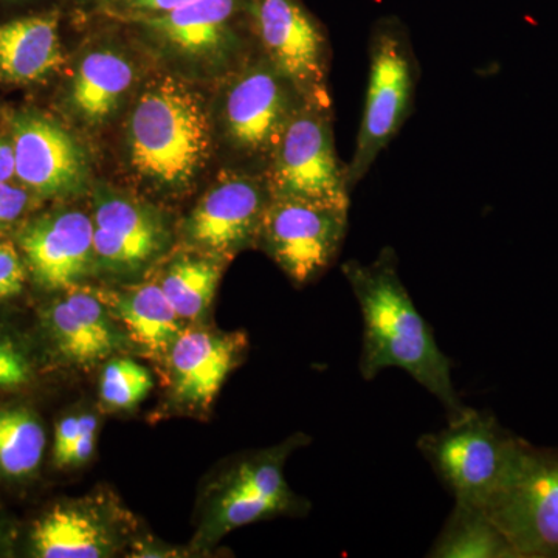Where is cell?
Here are the masks:
<instances>
[{
  "label": "cell",
  "instance_id": "6da1fadb",
  "mask_svg": "<svg viewBox=\"0 0 558 558\" xmlns=\"http://www.w3.org/2000/svg\"><path fill=\"white\" fill-rule=\"evenodd\" d=\"M341 270L362 311L359 371L363 379L374 380L388 368L405 371L439 400L447 421L461 416L469 407L451 380L450 359L440 351L403 286L395 250L385 247L368 264L348 260Z\"/></svg>",
  "mask_w": 558,
  "mask_h": 558
},
{
  "label": "cell",
  "instance_id": "7a4b0ae2",
  "mask_svg": "<svg viewBox=\"0 0 558 558\" xmlns=\"http://www.w3.org/2000/svg\"><path fill=\"white\" fill-rule=\"evenodd\" d=\"M211 146L201 98L171 76L156 80L140 95L130 120L132 167L165 189L190 185Z\"/></svg>",
  "mask_w": 558,
  "mask_h": 558
},
{
  "label": "cell",
  "instance_id": "3957f363",
  "mask_svg": "<svg viewBox=\"0 0 558 558\" xmlns=\"http://www.w3.org/2000/svg\"><path fill=\"white\" fill-rule=\"evenodd\" d=\"M527 440L502 427L488 411L469 409L427 433L417 449L454 501L486 510L519 461Z\"/></svg>",
  "mask_w": 558,
  "mask_h": 558
},
{
  "label": "cell",
  "instance_id": "277c9868",
  "mask_svg": "<svg viewBox=\"0 0 558 558\" xmlns=\"http://www.w3.org/2000/svg\"><path fill=\"white\" fill-rule=\"evenodd\" d=\"M417 80L418 65L409 31L398 17H381L371 32L365 108L354 154L344 168L349 191L365 179L410 119Z\"/></svg>",
  "mask_w": 558,
  "mask_h": 558
},
{
  "label": "cell",
  "instance_id": "5b68a950",
  "mask_svg": "<svg viewBox=\"0 0 558 558\" xmlns=\"http://www.w3.org/2000/svg\"><path fill=\"white\" fill-rule=\"evenodd\" d=\"M333 143L330 105L306 102L290 120L266 170L271 199L347 205V172Z\"/></svg>",
  "mask_w": 558,
  "mask_h": 558
},
{
  "label": "cell",
  "instance_id": "8992f818",
  "mask_svg": "<svg viewBox=\"0 0 558 558\" xmlns=\"http://www.w3.org/2000/svg\"><path fill=\"white\" fill-rule=\"evenodd\" d=\"M486 512L519 558H558V449L524 444Z\"/></svg>",
  "mask_w": 558,
  "mask_h": 558
},
{
  "label": "cell",
  "instance_id": "52a82bcc",
  "mask_svg": "<svg viewBox=\"0 0 558 558\" xmlns=\"http://www.w3.org/2000/svg\"><path fill=\"white\" fill-rule=\"evenodd\" d=\"M348 226L347 205L271 199L258 244L296 286H303L339 258Z\"/></svg>",
  "mask_w": 558,
  "mask_h": 558
},
{
  "label": "cell",
  "instance_id": "ba28073f",
  "mask_svg": "<svg viewBox=\"0 0 558 558\" xmlns=\"http://www.w3.org/2000/svg\"><path fill=\"white\" fill-rule=\"evenodd\" d=\"M264 58L312 105H330L329 43L300 0H248Z\"/></svg>",
  "mask_w": 558,
  "mask_h": 558
},
{
  "label": "cell",
  "instance_id": "9c48e42d",
  "mask_svg": "<svg viewBox=\"0 0 558 558\" xmlns=\"http://www.w3.org/2000/svg\"><path fill=\"white\" fill-rule=\"evenodd\" d=\"M304 105L295 86L266 58L252 62L227 92L223 117L231 145L270 163L290 120Z\"/></svg>",
  "mask_w": 558,
  "mask_h": 558
},
{
  "label": "cell",
  "instance_id": "30bf717a",
  "mask_svg": "<svg viewBox=\"0 0 558 558\" xmlns=\"http://www.w3.org/2000/svg\"><path fill=\"white\" fill-rule=\"evenodd\" d=\"M306 440L295 436L282 446L245 458L230 470L211 506V539L255 521L300 512L303 502L286 481L284 464Z\"/></svg>",
  "mask_w": 558,
  "mask_h": 558
},
{
  "label": "cell",
  "instance_id": "8fae6325",
  "mask_svg": "<svg viewBox=\"0 0 558 558\" xmlns=\"http://www.w3.org/2000/svg\"><path fill=\"white\" fill-rule=\"evenodd\" d=\"M271 193L266 174L230 172L204 194L185 222L191 244L215 256H233L259 240Z\"/></svg>",
  "mask_w": 558,
  "mask_h": 558
},
{
  "label": "cell",
  "instance_id": "7c38bea8",
  "mask_svg": "<svg viewBox=\"0 0 558 558\" xmlns=\"http://www.w3.org/2000/svg\"><path fill=\"white\" fill-rule=\"evenodd\" d=\"M16 178L40 197H68L87 182L89 165L78 142L57 121L24 110L11 117Z\"/></svg>",
  "mask_w": 558,
  "mask_h": 558
},
{
  "label": "cell",
  "instance_id": "4fadbf2b",
  "mask_svg": "<svg viewBox=\"0 0 558 558\" xmlns=\"http://www.w3.org/2000/svg\"><path fill=\"white\" fill-rule=\"evenodd\" d=\"M17 242L33 279L46 290L75 288L94 266V220L78 209H60L32 220L17 234Z\"/></svg>",
  "mask_w": 558,
  "mask_h": 558
},
{
  "label": "cell",
  "instance_id": "5bb4252c",
  "mask_svg": "<svg viewBox=\"0 0 558 558\" xmlns=\"http://www.w3.org/2000/svg\"><path fill=\"white\" fill-rule=\"evenodd\" d=\"M95 258L110 270L132 271L156 258L168 242L160 213L112 190L94 196Z\"/></svg>",
  "mask_w": 558,
  "mask_h": 558
},
{
  "label": "cell",
  "instance_id": "9a60e30c",
  "mask_svg": "<svg viewBox=\"0 0 558 558\" xmlns=\"http://www.w3.org/2000/svg\"><path fill=\"white\" fill-rule=\"evenodd\" d=\"M121 519L100 499L60 502L47 510L32 532L33 553L40 558H102L120 549Z\"/></svg>",
  "mask_w": 558,
  "mask_h": 558
},
{
  "label": "cell",
  "instance_id": "2e32d148",
  "mask_svg": "<svg viewBox=\"0 0 558 558\" xmlns=\"http://www.w3.org/2000/svg\"><path fill=\"white\" fill-rule=\"evenodd\" d=\"M245 351L247 337L242 332H180L170 349L175 398L185 405L208 407Z\"/></svg>",
  "mask_w": 558,
  "mask_h": 558
},
{
  "label": "cell",
  "instance_id": "e0dca14e",
  "mask_svg": "<svg viewBox=\"0 0 558 558\" xmlns=\"http://www.w3.org/2000/svg\"><path fill=\"white\" fill-rule=\"evenodd\" d=\"M46 325L58 352L75 365H94L126 344L108 301L87 290H70L46 312Z\"/></svg>",
  "mask_w": 558,
  "mask_h": 558
},
{
  "label": "cell",
  "instance_id": "ac0fdd59",
  "mask_svg": "<svg viewBox=\"0 0 558 558\" xmlns=\"http://www.w3.org/2000/svg\"><path fill=\"white\" fill-rule=\"evenodd\" d=\"M64 62L57 11L0 22V81L31 86L46 81Z\"/></svg>",
  "mask_w": 558,
  "mask_h": 558
},
{
  "label": "cell",
  "instance_id": "d6986e66",
  "mask_svg": "<svg viewBox=\"0 0 558 558\" xmlns=\"http://www.w3.org/2000/svg\"><path fill=\"white\" fill-rule=\"evenodd\" d=\"M241 5L242 0H194L165 13L142 14L140 22L183 53L222 54L236 44L233 20Z\"/></svg>",
  "mask_w": 558,
  "mask_h": 558
},
{
  "label": "cell",
  "instance_id": "ffe728a7",
  "mask_svg": "<svg viewBox=\"0 0 558 558\" xmlns=\"http://www.w3.org/2000/svg\"><path fill=\"white\" fill-rule=\"evenodd\" d=\"M132 81L134 68L124 54L112 49L92 51L73 76L70 105L87 123H102L119 108Z\"/></svg>",
  "mask_w": 558,
  "mask_h": 558
},
{
  "label": "cell",
  "instance_id": "44dd1931",
  "mask_svg": "<svg viewBox=\"0 0 558 558\" xmlns=\"http://www.w3.org/2000/svg\"><path fill=\"white\" fill-rule=\"evenodd\" d=\"M112 314L128 330V337L153 354L170 352L178 339L180 319L160 284H143L117 295L112 300Z\"/></svg>",
  "mask_w": 558,
  "mask_h": 558
},
{
  "label": "cell",
  "instance_id": "7402d4cb",
  "mask_svg": "<svg viewBox=\"0 0 558 558\" xmlns=\"http://www.w3.org/2000/svg\"><path fill=\"white\" fill-rule=\"evenodd\" d=\"M435 558H519L486 510L454 502L449 519L428 550Z\"/></svg>",
  "mask_w": 558,
  "mask_h": 558
},
{
  "label": "cell",
  "instance_id": "603a6c76",
  "mask_svg": "<svg viewBox=\"0 0 558 558\" xmlns=\"http://www.w3.org/2000/svg\"><path fill=\"white\" fill-rule=\"evenodd\" d=\"M46 444V432L33 411L0 409V475L31 476L43 461Z\"/></svg>",
  "mask_w": 558,
  "mask_h": 558
},
{
  "label": "cell",
  "instance_id": "cb8c5ba5",
  "mask_svg": "<svg viewBox=\"0 0 558 558\" xmlns=\"http://www.w3.org/2000/svg\"><path fill=\"white\" fill-rule=\"evenodd\" d=\"M220 275L218 260L182 258L171 264L160 288L180 319H197L213 303Z\"/></svg>",
  "mask_w": 558,
  "mask_h": 558
},
{
  "label": "cell",
  "instance_id": "d4e9b609",
  "mask_svg": "<svg viewBox=\"0 0 558 558\" xmlns=\"http://www.w3.org/2000/svg\"><path fill=\"white\" fill-rule=\"evenodd\" d=\"M153 389L149 371L131 359H117L106 365L101 374L102 402L113 410H132Z\"/></svg>",
  "mask_w": 558,
  "mask_h": 558
},
{
  "label": "cell",
  "instance_id": "484cf974",
  "mask_svg": "<svg viewBox=\"0 0 558 558\" xmlns=\"http://www.w3.org/2000/svg\"><path fill=\"white\" fill-rule=\"evenodd\" d=\"M32 380V363L24 349L0 332V388H17Z\"/></svg>",
  "mask_w": 558,
  "mask_h": 558
},
{
  "label": "cell",
  "instance_id": "4316f807",
  "mask_svg": "<svg viewBox=\"0 0 558 558\" xmlns=\"http://www.w3.org/2000/svg\"><path fill=\"white\" fill-rule=\"evenodd\" d=\"M25 266L10 242H0V300L20 295L24 289Z\"/></svg>",
  "mask_w": 558,
  "mask_h": 558
},
{
  "label": "cell",
  "instance_id": "83f0119b",
  "mask_svg": "<svg viewBox=\"0 0 558 558\" xmlns=\"http://www.w3.org/2000/svg\"><path fill=\"white\" fill-rule=\"evenodd\" d=\"M81 429L78 438L73 442L62 468H75L89 461L95 450V436H97L98 421L92 413L80 414Z\"/></svg>",
  "mask_w": 558,
  "mask_h": 558
},
{
  "label": "cell",
  "instance_id": "f1b7e54d",
  "mask_svg": "<svg viewBox=\"0 0 558 558\" xmlns=\"http://www.w3.org/2000/svg\"><path fill=\"white\" fill-rule=\"evenodd\" d=\"M31 205L27 191L9 182H0V229L11 226L24 215Z\"/></svg>",
  "mask_w": 558,
  "mask_h": 558
},
{
  "label": "cell",
  "instance_id": "f546056e",
  "mask_svg": "<svg viewBox=\"0 0 558 558\" xmlns=\"http://www.w3.org/2000/svg\"><path fill=\"white\" fill-rule=\"evenodd\" d=\"M80 429L81 418L76 414L62 418L57 425L53 440V461L57 468H62V462L68 457L69 450L78 438Z\"/></svg>",
  "mask_w": 558,
  "mask_h": 558
},
{
  "label": "cell",
  "instance_id": "4dcf8cb0",
  "mask_svg": "<svg viewBox=\"0 0 558 558\" xmlns=\"http://www.w3.org/2000/svg\"><path fill=\"white\" fill-rule=\"evenodd\" d=\"M190 2H194V0H124L126 7L142 14L165 13V11L179 9Z\"/></svg>",
  "mask_w": 558,
  "mask_h": 558
},
{
  "label": "cell",
  "instance_id": "1f68e13d",
  "mask_svg": "<svg viewBox=\"0 0 558 558\" xmlns=\"http://www.w3.org/2000/svg\"><path fill=\"white\" fill-rule=\"evenodd\" d=\"M14 175H16V165H14L13 146L0 138V182H9Z\"/></svg>",
  "mask_w": 558,
  "mask_h": 558
},
{
  "label": "cell",
  "instance_id": "d6a6232c",
  "mask_svg": "<svg viewBox=\"0 0 558 558\" xmlns=\"http://www.w3.org/2000/svg\"><path fill=\"white\" fill-rule=\"evenodd\" d=\"M0 2H20V0H0Z\"/></svg>",
  "mask_w": 558,
  "mask_h": 558
}]
</instances>
